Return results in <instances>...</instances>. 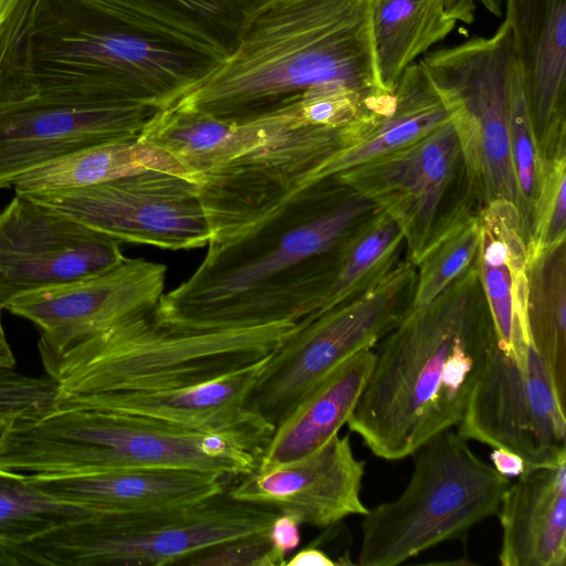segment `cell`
<instances>
[{"label": "cell", "instance_id": "1", "mask_svg": "<svg viewBox=\"0 0 566 566\" xmlns=\"http://www.w3.org/2000/svg\"><path fill=\"white\" fill-rule=\"evenodd\" d=\"M376 208L333 178L300 189L234 234L210 240L196 270L160 297L157 323L213 331L316 314L346 235Z\"/></svg>", "mask_w": 566, "mask_h": 566}, {"label": "cell", "instance_id": "2", "mask_svg": "<svg viewBox=\"0 0 566 566\" xmlns=\"http://www.w3.org/2000/svg\"><path fill=\"white\" fill-rule=\"evenodd\" d=\"M381 340L346 423L376 457L397 461L460 422L497 343L475 262Z\"/></svg>", "mask_w": 566, "mask_h": 566}, {"label": "cell", "instance_id": "3", "mask_svg": "<svg viewBox=\"0 0 566 566\" xmlns=\"http://www.w3.org/2000/svg\"><path fill=\"white\" fill-rule=\"evenodd\" d=\"M371 2L270 1L249 19L234 51L172 105L244 123L314 91L387 97L376 66Z\"/></svg>", "mask_w": 566, "mask_h": 566}, {"label": "cell", "instance_id": "4", "mask_svg": "<svg viewBox=\"0 0 566 566\" xmlns=\"http://www.w3.org/2000/svg\"><path fill=\"white\" fill-rule=\"evenodd\" d=\"M217 65L129 31L87 0H43L28 46L35 94L80 104L163 109Z\"/></svg>", "mask_w": 566, "mask_h": 566}, {"label": "cell", "instance_id": "5", "mask_svg": "<svg viewBox=\"0 0 566 566\" xmlns=\"http://www.w3.org/2000/svg\"><path fill=\"white\" fill-rule=\"evenodd\" d=\"M153 312L64 349L39 350L56 385L54 408L85 396L179 389L223 377L268 357L297 326L185 331L157 323Z\"/></svg>", "mask_w": 566, "mask_h": 566}, {"label": "cell", "instance_id": "6", "mask_svg": "<svg viewBox=\"0 0 566 566\" xmlns=\"http://www.w3.org/2000/svg\"><path fill=\"white\" fill-rule=\"evenodd\" d=\"M0 468L24 474H85L174 468L243 476L258 458L239 440L83 407L11 419L0 436Z\"/></svg>", "mask_w": 566, "mask_h": 566}, {"label": "cell", "instance_id": "7", "mask_svg": "<svg viewBox=\"0 0 566 566\" xmlns=\"http://www.w3.org/2000/svg\"><path fill=\"white\" fill-rule=\"evenodd\" d=\"M279 513L235 500L227 489L188 504L99 513L27 543L0 545V565H176L196 551L268 532Z\"/></svg>", "mask_w": 566, "mask_h": 566}, {"label": "cell", "instance_id": "8", "mask_svg": "<svg viewBox=\"0 0 566 566\" xmlns=\"http://www.w3.org/2000/svg\"><path fill=\"white\" fill-rule=\"evenodd\" d=\"M405 490L363 515L358 565L395 566L496 514L510 479L444 430L413 454Z\"/></svg>", "mask_w": 566, "mask_h": 566}, {"label": "cell", "instance_id": "9", "mask_svg": "<svg viewBox=\"0 0 566 566\" xmlns=\"http://www.w3.org/2000/svg\"><path fill=\"white\" fill-rule=\"evenodd\" d=\"M418 62L450 112L465 195L480 208L506 202L520 211L510 138L511 95L517 69L506 21L489 36L428 52Z\"/></svg>", "mask_w": 566, "mask_h": 566}, {"label": "cell", "instance_id": "10", "mask_svg": "<svg viewBox=\"0 0 566 566\" xmlns=\"http://www.w3.org/2000/svg\"><path fill=\"white\" fill-rule=\"evenodd\" d=\"M415 265L399 262L360 295L304 317L265 359L245 407L276 428L340 363L373 348L412 306Z\"/></svg>", "mask_w": 566, "mask_h": 566}, {"label": "cell", "instance_id": "11", "mask_svg": "<svg viewBox=\"0 0 566 566\" xmlns=\"http://www.w3.org/2000/svg\"><path fill=\"white\" fill-rule=\"evenodd\" d=\"M22 195L119 242L177 251L202 248L211 239L198 184L169 172L148 170Z\"/></svg>", "mask_w": 566, "mask_h": 566}, {"label": "cell", "instance_id": "12", "mask_svg": "<svg viewBox=\"0 0 566 566\" xmlns=\"http://www.w3.org/2000/svg\"><path fill=\"white\" fill-rule=\"evenodd\" d=\"M347 126L305 124L292 112L265 143L203 175L198 193L210 240L234 234L315 184L319 168L345 144Z\"/></svg>", "mask_w": 566, "mask_h": 566}, {"label": "cell", "instance_id": "13", "mask_svg": "<svg viewBox=\"0 0 566 566\" xmlns=\"http://www.w3.org/2000/svg\"><path fill=\"white\" fill-rule=\"evenodd\" d=\"M457 432L518 454L525 469L566 460L565 399L534 348L526 363L496 343Z\"/></svg>", "mask_w": 566, "mask_h": 566}, {"label": "cell", "instance_id": "14", "mask_svg": "<svg viewBox=\"0 0 566 566\" xmlns=\"http://www.w3.org/2000/svg\"><path fill=\"white\" fill-rule=\"evenodd\" d=\"M118 240L17 195L0 211V306L101 273L125 259Z\"/></svg>", "mask_w": 566, "mask_h": 566}, {"label": "cell", "instance_id": "15", "mask_svg": "<svg viewBox=\"0 0 566 566\" xmlns=\"http://www.w3.org/2000/svg\"><path fill=\"white\" fill-rule=\"evenodd\" d=\"M459 169V140L449 120L398 150L332 178L398 224L413 263L441 219L442 203Z\"/></svg>", "mask_w": 566, "mask_h": 566}, {"label": "cell", "instance_id": "16", "mask_svg": "<svg viewBox=\"0 0 566 566\" xmlns=\"http://www.w3.org/2000/svg\"><path fill=\"white\" fill-rule=\"evenodd\" d=\"M167 268L144 259L70 284L30 292L4 310L34 324L39 350H61L132 316L153 312L165 293Z\"/></svg>", "mask_w": 566, "mask_h": 566}, {"label": "cell", "instance_id": "17", "mask_svg": "<svg viewBox=\"0 0 566 566\" xmlns=\"http://www.w3.org/2000/svg\"><path fill=\"white\" fill-rule=\"evenodd\" d=\"M157 111L133 104L70 103L40 94L0 102V189L83 148L136 137Z\"/></svg>", "mask_w": 566, "mask_h": 566}, {"label": "cell", "instance_id": "18", "mask_svg": "<svg viewBox=\"0 0 566 566\" xmlns=\"http://www.w3.org/2000/svg\"><path fill=\"white\" fill-rule=\"evenodd\" d=\"M365 464L355 457L349 436L336 434L303 459L255 469L228 492L235 500L292 514L301 524L327 527L367 513L360 499Z\"/></svg>", "mask_w": 566, "mask_h": 566}, {"label": "cell", "instance_id": "19", "mask_svg": "<svg viewBox=\"0 0 566 566\" xmlns=\"http://www.w3.org/2000/svg\"><path fill=\"white\" fill-rule=\"evenodd\" d=\"M265 359L196 386L150 392L92 395L55 408H93L189 431L230 436L254 453L259 461L275 428L251 412L245 403Z\"/></svg>", "mask_w": 566, "mask_h": 566}, {"label": "cell", "instance_id": "20", "mask_svg": "<svg viewBox=\"0 0 566 566\" xmlns=\"http://www.w3.org/2000/svg\"><path fill=\"white\" fill-rule=\"evenodd\" d=\"M517 73L543 150L566 134V0H505Z\"/></svg>", "mask_w": 566, "mask_h": 566}, {"label": "cell", "instance_id": "21", "mask_svg": "<svg viewBox=\"0 0 566 566\" xmlns=\"http://www.w3.org/2000/svg\"><path fill=\"white\" fill-rule=\"evenodd\" d=\"M87 1L134 33L220 64L249 19L272 0Z\"/></svg>", "mask_w": 566, "mask_h": 566}, {"label": "cell", "instance_id": "22", "mask_svg": "<svg viewBox=\"0 0 566 566\" xmlns=\"http://www.w3.org/2000/svg\"><path fill=\"white\" fill-rule=\"evenodd\" d=\"M40 490L98 513L130 512L198 502L227 490L214 472L136 468L85 474H27Z\"/></svg>", "mask_w": 566, "mask_h": 566}, {"label": "cell", "instance_id": "23", "mask_svg": "<svg viewBox=\"0 0 566 566\" xmlns=\"http://www.w3.org/2000/svg\"><path fill=\"white\" fill-rule=\"evenodd\" d=\"M496 514L502 566H565L566 460L525 469L504 491Z\"/></svg>", "mask_w": 566, "mask_h": 566}, {"label": "cell", "instance_id": "24", "mask_svg": "<svg viewBox=\"0 0 566 566\" xmlns=\"http://www.w3.org/2000/svg\"><path fill=\"white\" fill-rule=\"evenodd\" d=\"M480 244L475 259L481 289L501 348L526 363L527 245L518 208L499 202L479 211Z\"/></svg>", "mask_w": 566, "mask_h": 566}, {"label": "cell", "instance_id": "25", "mask_svg": "<svg viewBox=\"0 0 566 566\" xmlns=\"http://www.w3.org/2000/svg\"><path fill=\"white\" fill-rule=\"evenodd\" d=\"M450 120V112L419 62L398 78L388 102L348 125L346 142L315 182L398 150Z\"/></svg>", "mask_w": 566, "mask_h": 566}, {"label": "cell", "instance_id": "26", "mask_svg": "<svg viewBox=\"0 0 566 566\" xmlns=\"http://www.w3.org/2000/svg\"><path fill=\"white\" fill-rule=\"evenodd\" d=\"M287 117L279 111L234 123L170 105L150 117L138 138L172 155L199 184L207 172L265 143Z\"/></svg>", "mask_w": 566, "mask_h": 566}, {"label": "cell", "instance_id": "27", "mask_svg": "<svg viewBox=\"0 0 566 566\" xmlns=\"http://www.w3.org/2000/svg\"><path fill=\"white\" fill-rule=\"evenodd\" d=\"M375 361L371 348L334 368L279 424L259 457L258 470L303 459L338 434L353 413Z\"/></svg>", "mask_w": 566, "mask_h": 566}, {"label": "cell", "instance_id": "28", "mask_svg": "<svg viewBox=\"0 0 566 566\" xmlns=\"http://www.w3.org/2000/svg\"><path fill=\"white\" fill-rule=\"evenodd\" d=\"M472 0H373L371 33L382 87L391 93L405 70L473 18Z\"/></svg>", "mask_w": 566, "mask_h": 566}, {"label": "cell", "instance_id": "29", "mask_svg": "<svg viewBox=\"0 0 566 566\" xmlns=\"http://www.w3.org/2000/svg\"><path fill=\"white\" fill-rule=\"evenodd\" d=\"M148 170L197 182L172 155L136 136L101 143L36 167L20 176L12 188L17 195L73 189Z\"/></svg>", "mask_w": 566, "mask_h": 566}, {"label": "cell", "instance_id": "30", "mask_svg": "<svg viewBox=\"0 0 566 566\" xmlns=\"http://www.w3.org/2000/svg\"><path fill=\"white\" fill-rule=\"evenodd\" d=\"M526 327L531 346L566 397V241L527 250Z\"/></svg>", "mask_w": 566, "mask_h": 566}, {"label": "cell", "instance_id": "31", "mask_svg": "<svg viewBox=\"0 0 566 566\" xmlns=\"http://www.w3.org/2000/svg\"><path fill=\"white\" fill-rule=\"evenodd\" d=\"M403 242L402 231L385 212L376 209L361 220L339 245L331 285L316 314L360 295L382 280L398 264Z\"/></svg>", "mask_w": 566, "mask_h": 566}, {"label": "cell", "instance_id": "32", "mask_svg": "<svg viewBox=\"0 0 566 566\" xmlns=\"http://www.w3.org/2000/svg\"><path fill=\"white\" fill-rule=\"evenodd\" d=\"M472 206L473 200L464 195L441 217L412 263L416 269L412 307L433 301L475 262L480 220Z\"/></svg>", "mask_w": 566, "mask_h": 566}, {"label": "cell", "instance_id": "33", "mask_svg": "<svg viewBox=\"0 0 566 566\" xmlns=\"http://www.w3.org/2000/svg\"><path fill=\"white\" fill-rule=\"evenodd\" d=\"M96 514L93 509L40 490L24 473L0 468V545L27 543Z\"/></svg>", "mask_w": 566, "mask_h": 566}, {"label": "cell", "instance_id": "34", "mask_svg": "<svg viewBox=\"0 0 566 566\" xmlns=\"http://www.w3.org/2000/svg\"><path fill=\"white\" fill-rule=\"evenodd\" d=\"M43 0H0V102L35 94L29 77L28 46Z\"/></svg>", "mask_w": 566, "mask_h": 566}, {"label": "cell", "instance_id": "35", "mask_svg": "<svg viewBox=\"0 0 566 566\" xmlns=\"http://www.w3.org/2000/svg\"><path fill=\"white\" fill-rule=\"evenodd\" d=\"M534 199L527 250H545L566 241V136L544 153Z\"/></svg>", "mask_w": 566, "mask_h": 566}, {"label": "cell", "instance_id": "36", "mask_svg": "<svg viewBox=\"0 0 566 566\" xmlns=\"http://www.w3.org/2000/svg\"><path fill=\"white\" fill-rule=\"evenodd\" d=\"M55 382L0 369V418L31 419L54 409Z\"/></svg>", "mask_w": 566, "mask_h": 566}, {"label": "cell", "instance_id": "37", "mask_svg": "<svg viewBox=\"0 0 566 566\" xmlns=\"http://www.w3.org/2000/svg\"><path fill=\"white\" fill-rule=\"evenodd\" d=\"M177 566H282L272 549L268 532L222 542L196 551Z\"/></svg>", "mask_w": 566, "mask_h": 566}, {"label": "cell", "instance_id": "38", "mask_svg": "<svg viewBox=\"0 0 566 566\" xmlns=\"http://www.w3.org/2000/svg\"><path fill=\"white\" fill-rule=\"evenodd\" d=\"M300 521L292 514L279 513L272 521L268 536L273 553L284 566L286 555L297 548L301 543Z\"/></svg>", "mask_w": 566, "mask_h": 566}, {"label": "cell", "instance_id": "39", "mask_svg": "<svg viewBox=\"0 0 566 566\" xmlns=\"http://www.w3.org/2000/svg\"><path fill=\"white\" fill-rule=\"evenodd\" d=\"M492 467L501 475L513 479L520 476L525 470L524 460L516 453L502 448H493L490 453Z\"/></svg>", "mask_w": 566, "mask_h": 566}, {"label": "cell", "instance_id": "40", "mask_svg": "<svg viewBox=\"0 0 566 566\" xmlns=\"http://www.w3.org/2000/svg\"><path fill=\"white\" fill-rule=\"evenodd\" d=\"M335 563L327 554L315 547H306L286 559L284 566H334Z\"/></svg>", "mask_w": 566, "mask_h": 566}, {"label": "cell", "instance_id": "41", "mask_svg": "<svg viewBox=\"0 0 566 566\" xmlns=\"http://www.w3.org/2000/svg\"><path fill=\"white\" fill-rule=\"evenodd\" d=\"M1 312L2 307L0 306V369H13L15 366V358L3 329Z\"/></svg>", "mask_w": 566, "mask_h": 566}, {"label": "cell", "instance_id": "42", "mask_svg": "<svg viewBox=\"0 0 566 566\" xmlns=\"http://www.w3.org/2000/svg\"><path fill=\"white\" fill-rule=\"evenodd\" d=\"M10 420H11V419L0 418V436H1L2 430L4 429V427L7 426V423H8Z\"/></svg>", "mask_w": 566, "mask_h": 566}]
</instances>
